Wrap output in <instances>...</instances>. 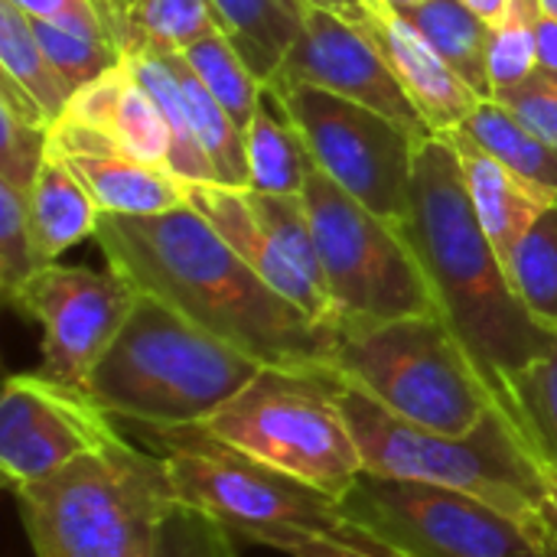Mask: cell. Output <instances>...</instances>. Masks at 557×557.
I'll return each instance as SVG.
<instances>
[{"label": "cell", "instance_id": "cell-1", "mask_svg": "<svg viewBox=\"0 0 557 557\" xmlns=\"http://www.w3.org/2000/svg\"><path fill=\"white\" fill-rule=\"evenodd\" d=\"M108 268L261 366H330L336 330L281 297L189 202L163 215H98Z\"/></svg>", "mask_w": 557, "mask_h": 557}, {"label": "cell", "instance_id": "cell-2", "mask_svg": "<svg viewBox=\"0 0 557 557\" xmlns=\"http://www.w3.org/2000/svg\"><path fill=\"white\" fill-rule=\"evenodd\" d=\"M398 232L431 284L437 313L503 405L509 379L555 346L557 330L545 326L516 294L509 271L470 202L460 157L447 134L421 137L408 215Z\"/></svg>", "mask_w": 557, "mask_h": 557}, {"label": "cell", "instance_id": "cell-3", "mask_svg": "<svg viewBox=\"0 0 557 557\" xmlns=\"http://www.w3.org/2000/svg\"><path fill=\"white\" fill-rule=\"evenodd\" d=\"M258 372V359L140 294L85 392L114 421L140 431H183L202 428Z\"/></svg>", "mask_w": 557, "mask_h": 557}, {"label": "cell", "instance_id": "cell-4", "mask_svg": "<svg viewBox=\"0 0 557 557\" xmlns=\"http://www.w3.org/2000/svg\"><path fill=\"white\" fill-rule=\"evenodd\" d=\"M10 493L36 557H153L176 506L163 457L124 434Z\"/></svg>", "mask_w": 557, "mask_h": 557}, {"label": "cell", "instance_id": "cell-5", "mask_svg": "<svg viewBox=\"0 0 557 557\" xmlns=\"http://www.w3.org/2000/svg\"><path fill=\"white\" fill-rule=\"evenodd\" d=\"M339 401L352 424L366 473L460 490L529 525L539 522L545 506V470L499 408L467 434H444L395 418L346 379H339Z\"/></svg>", "mask_w": 557, "mask_h": 557}, {"label": "cell", "instance_id": "cell-6", "mask_svg": "<svg viewBox=\"0 0 557 557\" xmlns=\"http://www.w3.org/2000/svg\"><path fill=\"white\" fill-rule=\"evenodd\" d=\"M330 369L411 424L467 434L499 401L441 313L343 323Z\"/></svg>", "mask_w": 557, "mask_h": 557}, {"label": "cell", "instance_id": "cell-7", "mask_svg": "<svg viewBox=\"0 0 557 557\" xmlns=\"http://www.w3.org/2000/svg\"><path fill=\"white\" fill-rule=\"evenodd\" d=\"M202 431L333 499L366 473L330 366H261Z\"/></svg>", "mask_w": 557, "mask_h": 557}, {"label": "cell", "instance_id": "cell-8", "mask_svg": "<svg viewBox=\"0 0 557 557\" xmlns=\"http://www.w3.org/2000/svg\"><path fill=\"white\" fill-rule=\"evenodd\" d=\"M144 434L166 463L176 503L209 516L235 539L294 557L346 522L339 499L222 444L202 428Z\"/></svg>", "mask_w": 557, "mask_h": 557}, {"label": "cell", "instance_id": "cell-9", "mask_svg": "<svg viewBox=\"0 0 557 557\" xmlns=\"http://www.w3.org/2000/svg\"><path fill=\"white\" fill-rule=\"evenodd\" d=\"M304 202L339 326L437 313L431 284L395 222L375 215L317 163H310Z\"/></svg>", "mask_w": 557, "mask_h": 557}, {"label": "cell", "instance_id": "cell-10", "mask_svg": "<svg viewBox=\"0 0 557 557\" xmlns=\"http://www.w3.org/2000/svg\"><path fill=\"white\" fill-rule=\"evenodd\" d=\"M343 519L405 557H555L542 525L460 490L362 473Z\"/></svg>", "mask_w": 557, "mask_h": 557}, {"label": "cell", "instance_id": "cell-11", "mask_svg": "<svg viewBox=\"0 0 557 557\" xmlns=\"http://www.w3.org/2000/svg\"><path fill=\"white\" fill-rule=\"evenodd\" d=\"M264 88L281 98L307 144L310 160L333 183H339L375 215L395 225L405 222L421 137L359 101L313 85L268 82Z\"/></svg>", "mask_w": 557, "mask_h": 557}, {"label": "cell", "instance_id": "cell-12", "mask_svg": "<svg viewBox=\"0 0 557 557\" xmlns=\"http://www.w3.org/2000/svg\"><path fill=\"white\" fill-rule=\"evenodd\" d=\"M140 290L121 274L46 264L13 297L10 307L39 326V369L46 379L82 388L124 330Z\"/></svg>", "mask_w": 557, "mask_h": 557}, {"label": "cell", "instance_id": "cell-13", "mask_svg": "<svg viewBox=\"0 0 557 557\" xmlns=\"http://www.w3.org/2000/svg\"><path fill=\"white\" fill-rule=\"evenodd\" d=\"M121 431L88 392L16 372L0 398V473L10 490L39 483L78 457L111 444Z\"/></svg>", "mask_w": 557, "mask_h": 557}, {"label": "cell", "instance_id": "cell-14", "mask_svg": "<svg viewBox=\"0 0 557 557\" xmlns=\"http://www.w3.org/2000/svg\"><path fill=\"white\" fill-rule=\"evenodd\" d=\"M271 82L313 85L392 117L414 137L434 134L369 29L330 10L307 7L304 33Z\"/></svg>", "mask_w": 557, "mask_h": 557}, {"label": "cell", "instance_id": "cell-15", "mask_svg": "<svg viewBox=\"0 0 557 557\" xmlns=\"http://www.w3.org/2000/svg\"><path fill=\"white\" fill-rule=\"evenodd\" d=\"M186 202L209 219V225L281 294L287 297L294 307H300L310 320L339 330V310L330 300V294H323L320 287H313L297 264L284 255V248L277 245V238L268 232V225L258 219V212L251 209V199L245 189H232V186H219V183H186Z\"/></svg>", "mask_w": 557, "mask_h": 557}, {"label": "cell", "instance_id": "cell-16", "mask_svg": "<svg viewBox=\"0 0 557 557\" xmlns=\"http://www.w3.org/2000/svg\"><path fill=\"white\" fill-rule=\"evenodd\" d=\"M366 29L385 52L398 82L434 134L463 127L467 117L483 104V98L450 69V62L418 33L408 16L395 10L369 13Z\"/></svg>", "mask_w": 557, "mask_h": 557}, {"label": "cell", "instance_id": "cell-17", "mask_svg": "<svg viewBox=\"0 0 557 557\" xmlns=\"http://www.w3.org/2000/svg\"><path fill=\"white\" fill-rule=\"evenodd\" d=\"M59 121L95 127L108 134L124 157L170 170V127L127 59L82 85Z\"/></svg>", "mask_w": 557, "mask_h": 557}, {"label": "cell", "instance_id": "cell-18", "mask_svg": "<svg viewBox=\"0 0 557 557\" xmlns=\"http://www.w3.org/2000/svg\"><path fill=\"white\" fill-rule=\"evenodd\" d=\"M447 137L460 157V170H463L470 202H473L486 235L493 238V245L506 264L512 248L532 232V225L555 206L557 199L548 189H542L532 180H525L522 173H516L499 157H493L463 127L447 131Z\"/></svg>", "mask_w": 557, "mask_h": 557}, {"label": "cell", "instance_id": "cell-19", "mask_svg": "<svg viewBox=\"0 0 557 557\" xmlns=\"http://www.w3.org/2000/svg\"><path fill=\"white\" fill-rule=\"evenodd\" d=\"M98 215L101 212L95 199L49 137L46 160L33 180V189L26 193V222L39 261L55 264L69 248L95 238Z\"/></svg>", "mask_w": 557, "mask_h": 557}, {"label": "cell", "instance_id": "cell-20", "mask_svg": "<svg viewBox=\"0 0 557 557\" xmlns=\"http://www.w3.org/2000/svg\"><path fill=\"white\" fill-rule=\"evenodd\" d=\"M59 153L69 160V166L95 199L98 212L104 215H163L186 206V183L176 180L170 170L131 160L121 150Z\"/></svg>", "mask_w": 557, "mask_h": 557}, {"label": "cell", "instance_id": "cell-21", "mask_svg": "<svg viewBox=\"0 0 557 557\" xmlns=\"http://www.w3.org/2000/svg\"><path fill=\"white\" fill-rule=\"evenodd\" d=\"M219 33L238 49L255 78L268 85L304 33V0H209Z\"/></svg>", "mask_w": 557, "mask_h": 557}, {"label": "cell", "instance_id": "cell-22", "mask_svg": "<svg viewBox=\"0 0 557 557\" xmlns=\"http://www.w3.org/2000/svg\"><path fill=\"white\" fill-rule=\"evenodd\" d=\"M245 147H248V173H251L248 189L277 193V196H304L313 160L287 108L268 88L261 91L255 117L245 131Z\"/></svg>", "mask_w": 557, "mask_h": 557}, {"label": "cell", "instance_id": "cell-23", "mask_svg": "<svg viewBox=\"0 0 557 557\" xmlns=\"http://www.w3.org/2000/svg\"><path fill=\"white\" fill-rule=\"evenodd\" d=\"M418 33L450 62V69L483 98L496 101L493 82H490V42L493 26L470 10L463 0H428L421 7L405 10Z\"/></svg>", "mask_w": 557, "mask_h": 557}, {"label": "cell", "instance_id": "cell-24", "mask_svg": "<svg viewBox=\"0 0 557 557\" xmlns=\"http://www.w3.org/2000/svg\"><path fill=\"white\" fill-rule=\"evenodd\" d=\"M219 33L209 0H137L111 29L124 59L183 52Z\"/></svg>", "mask_w": 557, "mask_h": 557}, {"label": "cell", "instance_id": "cell-25", "mask_svg": "<svg viewBox=\"0 0 557 557\" xmlns=\"http://www.w3.org/2000/svg\"><path fill=\"white\" fill-rule=\"evenodd\" d=\"M163 59L183 88V101H186V111L193 121V134L212 163L215 183L232 186V189H248L251 173H248L245 131L232 121V114L215 101V95L202 85V78L186 65V59L180 52H166Z\"/></svg>", "mask_w": 557, "mask_h": 557}, {"label": "cell", "instance_id": "cell-26", "mask_svg": "<svg viewBox=\"0 0 557 557\" xmlns=\"http://www.w3.org/2000/svg\"><path fill=\"white\" fill-rule=\"evenodd\" d=\"M499 411L512 421L532 457L557 476V343L509 379Z\"/></svg>", "mask_w": 557, "mask_h": 557}, {"label": "cell", "instance_id": "cell-27", "mask_svg": "<svg viewBox=\"0 0 557 557\" xmlns=\"http://www.w3.org/2000/svg\"><path fill=\"white\" fill-rule=\"evenodd\" d=\"M0 69L42 104L52 124L62 117L69 98L75 95L39 46L33 20L7 0H0Z\"/></svg>", "mask_w": 557, "mask_h": 557}, {"label": "cell", "instance_id": "cell-28", "mask_svg": "<svg viewBox=\"0 0 557 557\" xmlns=\"http://www.w3.org/2000/svg\"><path fill=\"white\" fill-rule=\"evenodd\" d=\"M470 137H476L493 157L509 163L516 173L532 180L535 186L548 189L557 199V150L535 137L506 104L483 101L463 124Z\"/></svg>", "mask_w": 557, "mask_h": 557}, {"label": "cell", "instance_id": "cell-29", "mask_svg": "<svg viewBox=\"0 0 557 557\" xmlns=\"http://www.w3.org/2000/svg\"><path fill=\"white\" fill-rule=\"evenodd\" d=\"M127 62H131L134 75L140 78V85L157 101V108L163 111V121L170 127V173L183 183H215L212 163L193 134L183 88H180L173 69L166 65V59L163 55H134Z\"/></svg>", "mask_w": 557, "mask_h": 557}, {"label": "cell", "instance_id": "cell-30", "mask_svg": "<svg viewBox=\"0 0 557 557\" xmlns=\"http://www.w3.org/2000/svg\"><path fill=\"white\" fill-rule=\"evenodd\" d=\"M180 55L202 78V85L215 95V101L232 114V121L242 131H248L264 85L255 78V72L238 55V49L222 33H212V36L193 42L189 49H183Z\"/></svg>", "mask_w": 557, "mask_h": 557}, {"label": "cell", "instance_id": "cell-31", "mask_svg": "<svg viewBox=\"0 0 557 557\" xmlns=\"http://www.w3.org/2000/svg\"><path fill=\"white\" fill-rule=\"evenodd\" d=\"M509 281L525 307L557 330V202L506 258Z\"/></svg>", "mask_w": 557, "mask_h": 557}, {"label": "cell", "instance_id": "cell-32", "mask_svg": "<svg viewBox=\"0 0 557 557\" xmlns=\"http://www.w3.org/2000/svg\"><path fill=\"white\" fill-rule=\"evenodd\" d=\"M539 20L542 0H509L503 23L493 26L490 82L496 95L522 85L539 72Z\"/></svg>", "mask_w": 557, "mask_h": 557}, {"label": "cell", "instance_id": "cell-33", "mask_svg": "<svg viewBox=\"0 0 557 557\" xmlns=\"http://www.w3.org/2000/svg\"><path fill=\"white\" fill-rule=\"evenodd\" d=\"M33 29H36L39 46L46 49L49 62L55 65V72L65 78V85L72 91H78L82 85L95 82L98 75H104L108 69L124 62V55H121L114 39L78 33V29L59 26V23H46V20H33Z\"/></svg>", "mask_w": 557, "mask_h": 557}, {"label": "cell", "instance_id": "cell-34", "mask_svg": "<svg viewBox=\"0 0 557 557\" xmlns=\"http://www.w3.org/2000/svg\"><path fill=\"white\" fill-rule=\"evenodd\" d=\"M46 268L33 248L29 222H26V193L10 183H0V294L10 297L39 271Z\"/></svg>", "mask_w": 557, "mask_h": 557}, {"label": "cell", "instance_id": "cell-35", "mask_svg": "<svg viewBox=\"0 0 557 557\" xmlns=\"http://www.w3.org/2000/svg\"><path fill=\"white\" fill-rule=\"evenodd\" d=\"M153 557H238V548L235 535H228L219 522L176 503L160 525Z\"/></svg>", "mask_w": 557, "mask_h": 557}, {"label": "cell", "instance_id": "cell-36", "mask_svg": "<svg viewBox=\"0 0 557 557\" xmlns=\"http://www.w3.org/2000/svg\"><path fill=\"white\" fill-rule=\"evenodd\" d=\"M46 150H49V127L29 124L13 111L0 108V183L29 193L46 160Z\"/></svg>", "mask_w": 557, "mask_h": 557}, {"label": "cell", "instance_id": "cell-37", "mask_svg": "<svg viewBox=\"0 0 557 557\" xmlns=\"http://www.w3.org/2000/svg\"><path fill=\"white\" fill-rule=\"evenodd\" d=\"M499 104H506L535 137L552 144L557 150V75L555 72H535L516 88H506L496 95Z\"/></svg>", "mask_w": 557, "mask_h": 557}, {"label": "cell", "instance_id": "cell-38", "mask_svg": "<svg viewBox=\"0 0 557 557\" xmlns=\"http://www.w3.org/2000/svg\"><path fill=\"white\" fill-rule=\"evenodd\" d=\"M7 3L23 10L29 20H46V23H59V26L78 29V33L111 39L95 0H7Z\"/></svg>", "mask_w": 557, "mask_h": 557}, {"label": "cell", "instance_id": "cell-39", "mask_svg": "<svg viewBox=\"0 0 557 557\" xmlns=\"http://www.w3.org/2000/svg\"><path fill=\"white\" fill-rule=\"evenodd\" d=\"M294 557H405V555H398V552L385 548L382 542H375V539H369L366 532H359V529H352L349 522H343V529H339V532H333V535H326V539H320V542L304 545V548H300Z\"/></svg>", "mask_w": 557, "mask_h": 557}, {"label": "cell", "instance_id": "cell-40", "mask_svg": "<svg viewBox=\"0 0 557 557\" xmlns=\"http://www.w3.org/2000/svg\"><path fill=\"white\" fill-rule=\"evenodd\" d=\"M0 108H7V111H13L16 117H23V121H29V124H42V127H52V121L46 117V111H42V104L16 82V78H10L7 72H0Z\"/></svg>", "mask_w": 557, "mask_h": 557}, {"label": "cell", "instance_id": "cell-41", "mask_svg": "<svg viewBox=\"0 0 557 557\" xmlns=\"http://www.w3.org/2000/svg\"><path fill=\"white\" fill-rule=\"evenodd\" d=\"M539 72H555L557 75V20L542 10L539 20Z\"/></svg>", "mask_w": 557, "mask_h": 557}, {"label": "cell", "instance_id": "cell-42", "mask_svg": "<svg viewBox=\"0 0 557 557\" xmlns=\"http://www.w3.org/2000/svg\"><path fill=\"white\" fill-rule=\"evenodd\" d=\"M304 3L317 7V10H330V13H336V16H343V20H349L356 26H366L369 13H375L366 0H304Z\"/></svg>", "mask_w": 557, "mask_h": 557}, {"label": "cell", "instance_id": "cell-43", "mask_svg": "<svg viewBox=\"0 0 557 557\" xmlns=\"http://www.w3.org/2000/svg\"><path fill=\"white\" fill-rule=\"evenodd\" d=\"M545 470V467H542ZM539 525L542 532L552 539V545L557 548V476L545 470V506H542V516H539Z\"/></svg>", "mask_w": 557, "mask_h": 557}, {"label": "cell", "instance_id": "cell-44", "mask_svg": "<svg viewBox=\"0 0 557 557\" xmlns=\"http://www.w3.org/2000/svg\"><path fill=\"white\" fill-rule=\"evenodd\" d=\"M470 10H476L490 26H499L503 23V16H506V10H509V0H463Z\"/></svg>", "mask_w": 557, "mask_h": 557}, {"label": "cell", "instance_id": "cell-45", "mask_svg": "<svg viewBox=\"0 0 557 557\" xmlns=\"http://www.w3.org/2000/svg\"><path fill=\"white\" fill-rule=\"evenodd\" d=\"M134 3L137 0H104V26H108V33L114 29V23L121 20V16H127L131 10H134ZM114 39V36H111Z\"/></svg>", "mask_w": 557, "mask_h": 557}, {"label": "cell", "instance_id": "cell-46", "mask_svg": "<svg viewBox=\"0 0 557 557\" xmlns=\"http://www.w3.org/2000/svg\"><path fill=\"white\" fill-rule=\"evenodd\" d=\"M379 3H382V10L405 13V10H411V7H421V3H428V0H379Z\"/></svg>", "mask_w": 557, "mask_h": 557}, {"label": "cell", "instance_id": "cell-47", "mask_svg": "<svg viewBox=\"0 0 557 557\" xmlns=\"http://www.w3.org/2000/svg\"><path fill=\"white\" fill-rule=\"evenodd\" d=\"M542 10H545L548 16H555L557 20V0H542Z\"/></svg>", "mask_w": 557, "mask_h": 557}, {"label": "cell", "instance_id": "cell-48", "mask_svg": "<svg viewBox=\"0 0 557 557\" xmlns=\"http://www.w3.org/2000/svg\"><path fill=\"white\" fill-rule=\"evenodd\" d=\"M366 3H369V7H372L375 13H382V3H379V0H366Z\"/></svg>", "mask_w": 557, "mask_h": 557}, {"label": "cell", "instance_id": "cell-49", "mask_svg": "<svg viewBox=\"0 0 557 557\" xmlns=\"http://www.w3.org/2000/svg\"><path fill=\"white\" fill-rule=\"evenodd\" d=\"M98 3V10H101V16H104V0H95Z\"/></svg>", "mask_w": 557, "mask_h": 557}, {"label": "cell", "instance_id": "cell-50", "mask_svg": "<svg viewBox=\"0 0 557 557\" xmlns=\"http://www.w3.org/2000/svg\"><path fill=\"white\" fill-rule=\"evenodd\" d=\"M545 539H548V535H545ZM548 545H552V539H548ZM552 552H555V557H557V548H555V545H552Z\"/></svg>", "mask_w": 557, "mask_h": 557}]
</instances>
